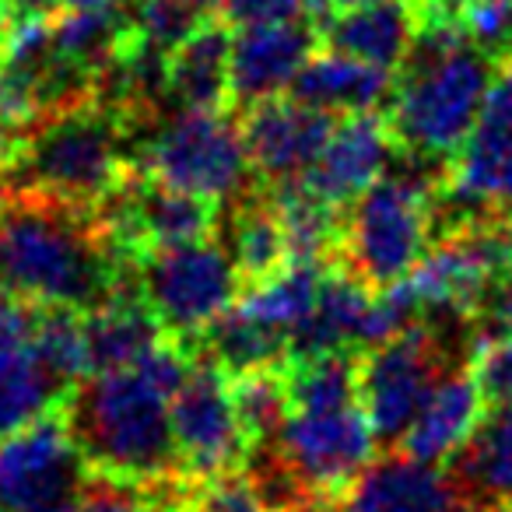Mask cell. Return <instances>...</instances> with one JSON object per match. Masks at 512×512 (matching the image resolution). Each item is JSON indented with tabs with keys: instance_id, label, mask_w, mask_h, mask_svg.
Segmentation results:
<instances>
[{
	"instance_id": "1",
	"label": "cell",
	"mask_w": 512,
	"mask_h": 512,
	"mask_svg": "<svg viewBox=\"0 0 512 512\" xmlns=\"http://www.w3.org/2000/svg\"><path fill=\"white\" fill-rule=\"evenodd\" d=\"M0 292L29 306L88 313L113 295L137 292L134 253L109 239L92 207L8 190L0 204Z\"/></svg>"
},
{
	"instance_id": "2",
	"label": "cell",
	"mask_w": 512,
	"mask_h": 512,
	"mask_svg": "<svg viewBox=\"0 0 512 512\" xmlns=\"http://www.w3.org/2000/svg\"><path fill=\"white\" fill-rule=\"evenodd\" d=\"M172 397L137 365L85 376L64 400V421L88 474L151 484L179 474Z\"/></svg>"
},
{
	"instance_id": "3",
	"label": "cell",
	"mask_w": 512,
	"mask_h": 512,
	"mask_svg": "<svg viewBox=\"0 0 512 512\" xmlns=\"http://www.w3.org/2000/svg\"><path fill=\"white\" fill-rule=\"evenodd\" d=\"M141 120L130 109L88 99L43 120L15 162L4 169L8 190H32L78 207H99L127 183L137 162Z\"/></svg>"
},
{
	"instance_id": "4",
	"label": "cell",
	"mask_w": 512,
	"mask_h": 512,
	"mask_svg": "<svg viewBox=\"0 0 512 512\" xmlns=\"http://www.w3.org/2000/svg\"><path fill=\"white\" fill-rule=\"evenodd\" d=\"M498 64L474 46L449 53H411L397 71L390 130L400 158L446 169L470 141L495 85Z\"/></svg>"
},
{
	"instance_id": "5",
	"label": "cell",
	"mask_w": 512,
	"mask_h": 512,
	"mask_svg": "<svg viewBox=\"0 0 512 512\" xmlns=\"http://www.w3.org/2000/svg\"><path fill=\"white\" fill-rule=\"evenodd\" d=\"M442 176H383L344 207L337 267L372 292L404 281L435 239V186Z\"/></svg>"
},
{
	"instance_id": "6",
	"label": "cell",
	"mask_w": 512,
	"mask_h": 512,
	"mask_svg": "<svg viewBox=\"0 0 512 512\" xmlns=\"http://www.w3.org/2000/svg\"><path fill=\"white\" fill-rule=\"evenodd\" d=\"M137 169L155 183L204 200H239L256 186L235 109H176L137 151Z\"/></svg>"
},
{
	"instance_id": "7",
	"label": "cell",
	"mask_w": 512,
	"mask_h": 512,
	"mask_svg": "<svg viewBox=\"0 0 512 512\" xmlns=\"http://www.w3.org/2000/svg\"><path fill=\"white\" fill-rule=\"evenodd\" d=\"M134 285L162 330L197 348L242 295V274L218 239L134 253Z\"/></svg>"
},
{
	"instance_id": "8",
	"label": "cell",
	"mask_w": 512,
	"mask_h": 512,
	"mask_svg": "<svg viewBox=\"0 0 512 512\" xmlns=\"http://www.w3.org/2000/svg\"><path fill=\"white\" fill-rule=\"evenodd\" d=\"M460 369L463 362L425 320L411 323L393 341L358 355V404L369 414L376 442L386 453L404 442L407 428L414 425L435 386Z\"/></svg>"
},
{
	"instance_id": "9",
	"label": "cell",
	"mask_w": 512,
	"mask_h": 512,
	"mask_svg": "<svg viewBox=\"0 0 512 512\" xmlns=\"http://www.w3.org/2000/svg\"><path fill=\"white\" fill-rule=\"evenodd\" d=\"M88 481L64 411L0 439V512H81Z\"/></svg>"
},
{
	"instance_id": "10",
	"label": "cell",
	"mask_w": 512,
	"mask_h": 512,
	"mask_svg": "<svg viewBox=\"0 0 512 512\" xmlns=\"http://www.w3.org/2000/svg\"><path fill=\"white\" fill-rule=\"evenodd\" d=\"M169 411L179 463L190 477L214 481L246 467L249 446L232 404V383L211 355L197 351L190 376L176 390Z\"/></svg>"
},
{
	"instance_id": "11",
	"label": "cell",
	"mask_w": 512,
	"mask_h": 512,
	"mask_svg": "<svg viewBox=\"0 0 512 512\" xmlns=\"http://www.w3.org/2000/svg\"><path fill=\"white\" fill-rule=\"evenodd\" d=\"M274 446L316 498L337 505L351 481L376 460L379 442L362 404H351L337 411H292Z\"/></svg>"
},
{
	"instance_id": "12",
	"label": "cell",
	"mask_w": 512,
	"mask_h": 512,
	"mask_svg": "<svg viewBox=\"0 0 512 512\" xmlns=\"http://www.w3.org/2000/svg\"><path fill=\"white\" fill-rule=\"evenodd\" d=\"M337 116L281 95L242 113V141L249 151L256 183L264 190L302 183L327 148Z\"/></svg>"
},
{
	"instance_id": "13",
	"label": "cell",
	"mask_w": 512,
	"mask_h": 512,
	"mask_svg": "<svg viewBox=\"0 0 512 512\" xmlns=\"http://www.w3.org/2000/svg\"><path fill=\"white\" fill-rule=\"evenodd\" d=\"M320 50V29L309 18L232 29L228 50V106L235 113L292 92L299 71Z\"/></svg>"
},
{
	"instance_id": "14",
	"label": "cell",
	"mask_w": 512,
	"mask_h": 512,
	"mask_svg": "<svg viewBox=\"0 0 512 512\" xmlns=\"http://www.w3.org/2000/svg\"><path fill=\"white\" fill-rule=\"evenodd\" d=\"M36 306L0 292V439L60 411L71 393L36 348Z\"/></svg>"
},
{
	"instance_id": "15",
	"label": "cell",
	"mask_w": 512,
	"mask_h": 512,
	"mask_svg": "<svg viewBox=\"0 0 512 512\" xmlns=\"http://www.w3.org/2000/svg\"><path fill=\"white\" fill-rule=\"evenodd\" d=\"M334 512H474L442 463H425L390 449L376 456L351 488L337 498Z\"/></svg>"
},
{
	"instance_id": "16",
	"label": "cell",
	"mask_w": 512,
	"mask_h": 512,
	"mask_svg": "<svg viewBox=\"0 0 512 512\" xmlns=\"http://www.w3.org/2000/svg\"><path fill=\"white\" fill-rule=\"evenodd\" d=\"M397 155L400 151L386 113L372 109V113L341 116L327 148L320 151L316 165L309 169L306 186L313 193H320L327 204L344 211L369 186H376L386 176V169H390V162Z\"/></svg>"
},
{
	"instance_id": "17",
	"label": "cell",
	"mask_w": 512,
	"mask_h": 512,
	"mask_svg": "<svg viewBox=\"0 0 512 512\" xmlns=\"http://www.w3.org/2000/svg\"><path fill=\"white\" fill-rule=\"evenodd\" d=\"M421 29L418 0H379L365 8L334 11L320 25V46L341 50L372 67L397 74L411 57L414 39Z\"/></svg>"
},
{
	"instance_id": "18",
	"label": "cell",
	"mask_w": 512,
	"mask_h": 512,
	"mask_svg": "<svg viewBox=\"0 0 512 512\" xmlns=\"http://www.w3.org/2000/svg\"><path fill=\"white\" fill-rule=\"evenodd\" d=\"M442 467L474 512L512 505V404H488L470 439Z\"/></svg>"
},
{
	"instance_id": "19",
	"label": "cell",
	"mask_w": 512,
	"mask_h": 512,
	"mask_svg": "<svg viewBox=\"0 0 512 512\" xmlns=\"http://www.w3.org/2000/svg\"><path fill=\"white\" fill-rule=\"evenodd\" d=\"M397 74L372 67L358 57H348L341 50H320L309 57V64L299 71L292 85V99L316 106L330 116H351V113H372L379 106H390Z\"/></svg>"
},
{
	"instance_id": "20",
	"label": "cell",
	"mask_w": 512,
	"mask_h": 512,
	"mask_svg": "<svg viewBox=\"0 0 512 512\" xmlns=\"http://www.w3.org/2000/svg\"><path fill=\"white\" fill-rule=\"evenodd\" d=\"M376 292L365 288L348 271L334 267L323 281V292L316 299V309L302 327L292 330V358H316V355H365L369 351V320Z\"/></svg>"
},
{
	"instance_id": "21",
	"label": "cell",
	"mask_w": 512,
	"mask_h": 512,
	"mask_svg": "<svg viewBox=\"0 0 512 512\" xmlns=\"http://www.w3.org/2000/svg\"><path fill=\"white\" fill-rule=\"evenodd\" d=\"M484 411H488V400H484L474 372H449L432 390V397L425 400V407L418 411V418L407 428L404 442L397 449L414 456V460L446 463L470 439Z\"/></svg>"
},
{
	"instance_id": "22",
	"label": "cell",
	"mask_w": 512,
	"mask_h": 512,
	"mask_svg": "<svg viewBox=\"0 0 512 512\" xmlns=\"http://www.w3.org/2000/svg\"><path fill=\"white\" fill-rule=\"evenodd\" d=\"M228 50L232 29L221 18H204L169 53L165 102L176 109H232L228 106Z\"/></svg>"
},
{
	"instance_id": "23",
	"label": "cell",
	"mask_w": 512,
	"mask_h": 512,
	"mask_svg": "<svg viewBox=\"0 0 512 512\" xmlns=\"http://www.w3.org/2000/svg\"><path fill=\"white\" fill-rule=\"evenodd\" d=\"M88 330V376L137 365L158 341H165L162 323L155 320L137 292H120L85 313Z\"/></svg>"
},
{
	"instance_id": "24",
	"label": "cell",
	"mask_w": 512,
	"mask_h": 512,
	"mask_svg": "<svg viewBox=\"0 0 512 512\" xmlns=\"http://www.w3.org/2000/svg\"><path fill=\"white\" fill-rule=\"evenodd\" d=\"M337 264H316V260H292L271 278L242 285V295L235 299V309L249 320L264 323L271 330L292 337L295 327L309 320L316 309V299L323 292V281Z\"/></svg>"
},
{
	"instance_id": "25",
	"label": "cell",
	"mask_w": 512,
	"mask_h": 512,
	"mask_svg": "<svg viewBox=\"0 0 512 512\" xmlns=\"http://www.w3.org/2000/svg\"><path fill=\"white\" fill-rule=\"evenodd\" d=\"M228 256L239 267L242 285L264 281L285 264H292L285 225L267 190L256 193L253 186L246 197L235 200L232 221H228Z\"/></svg>"
},
{
	"instance_id": "26",
	"label": "cell",
	"mask_w": 512,
	"mask_h": 512,
	"mask_svg": "<svg viewBox=\"0 0 512 512\" xmlns=\"http://www.w3.org/2000/svg\"><path fill=\"white\" fill-rule=\"evenodd\" d=\"M264 190V186H260ZM281 214V225L288 235L292 260H316V264H337V249H341V218L344 211L313 193L302 183L278 186L267 190Z\"/></svg>"
},
{
	"instance_id": "27",
	"label": "cell",
	"mask_w": 512,
	"mask_h": 512,
	"mask_svg": "<svg viewBox=\"0 0 512 512\" xmlns=\"http://www.w3.org/2000/svg\"><path fill=\"white\" fill-rule=\"evenodd\" d=\"M197 351L211 355L228 376H239V372H253V369H285L292 362L288 334L249 320L235 306L214 327H207V334L197 341Z\"/></svg>"
},
{
	"instance_id": "28",
	"label": "cell",
	"mask_w": 512,
	"mask_h": 512,
	"mask_svg": "<svg viewBox=\"0 0 512 512\" xmlns=\"http://www.w3.org/2000/svg\"><path fill=\"white\" fill-rule=\"evenodd\" d=\"M285 369H253V372H239V376H228V383H232V404L235 414H239V428L246 435L249 449L274 446L285 421L292 418V393H288Z\"/></svg>"
},
{
	"instance_id": "29",
	"label": "cell",
	"mask_w": 512,
	"mask_h": 512,
	"mask_svg": "<svg viewBox=\"0 0 512 512\" xmlns=\"http://www.w3.org/2000/svg\"><path fill=\"white\" fill-rule=\"evenodd\" d=\"M285 372L292 411H337L358 404V355L351 351L292 358Z\"/></svg>"
},
{
	"instance_id": "30",
	"label": "cell",
	"mask_w": 512,
	"mask_h": 512,
	"mask_svg": "<svg viewBox=\"0 0 512 512\" xmlns=\"http://www.w3.org/2000/svg\"><path fill=\"white\" fill-rule=\"evenodd\" d=\"M36 348L46 369L64 386H78L88 376L85 313L71 306H36Z\"/></svg>"
},
{
	"instance_id": "31",
	"label": "cell",
	"mask_w": 512,
	"mask_h": 512,
	"mask_svg": "<svg viewBox=\"0 0 512 512\" xmlns=\"http://www.w3.org/2000/svg\"><path fill=\"white\" fill-rule=\"evenodd\" d=\"M456 22L474 50L505 64L512 57V4L509 0H460Z\"/></svg>"
},
{
	"instance_id": "32",
	"label": "cell",
	"mask_w": 512,
	"mask_h": 512,
	"mask_svg": "<svg viewBox=\"0 0 512 512\" xmlns=\"http://www.w3.org/2000/svg\"><path fill=\"white\" fill-rule=\"evenodd\" d=\"M130 15H134L137 36L162 53H172L204 18H211L193 0H137Z\"/></svg>"
},
{
	"instance_id": "33",
	"label": "cell",
	"mask_w": 512,
	"mask_h": 512,
	"mask_svg": "<svg viewBox=\"0 0 512 512\" xmlns=\"http://www.w3.org/2000/svg\"><path fill=\"white\" fill-rule=\"evenodd\" d=\"M477 386L488 404H512V330L481 341L470 362Z\"/></svg>"
},
{
	"instance_id": "34",
	"label": "cell",
	"mask_w": 512,
	"mask_h": 512,
	"mask_svg": "<svg viewBox=\"0 0 512 512\" xmlns=\"http://www.w3.org/2000/svg\"><path fill=\"white\" fill-rule=\"evenodd\" d=\"M193 512H267V505L249 488L246 474H225L204 481L193 498Z\"/></svg>"
},
{
	"instance_id": "35",
	"label": "cell",
	"mask_w": 512,
	"mask_h": 512,
	"mask_svg": "<svg viewBox=\"0 0 512 512\" xmlns=\"http://www.w3.org/2000/svg\"><path fill=\"white\" fill-rule=\"evenodd\" d=\"M218 18L228 29L299 22V18H306V4L302 0H221Z\"/></svg>"
},
{
	"instance_id": "36",
	"label": "cell",
	"mask_w": 512,
	"mask_h": 512,
	"mask_svg": "<svg viewBox=\"0 0 512 512\" xmlns=\"http://www.w3.org/2000/svg\"><path fill=\"white\" fill-rule=\"evenodd\" d=\"M481 123H488V127L512 137V57L505 64H498L495 85H491L488 102H484Z\"/></svg>"
},
{
	"instance_id": "37",
	"label": "cell",
	"mask_w": 512,
	"mask_h": 512,
	"mask_svg": "<svg viewBox=\"0 0 512 512\" xmlns=\"http://www.w3.org/2000/svg\"><path fill=\"white\" fill-rule=\"evenodd\" d=\"M53 4H57V11H113L130 0H53Z\"/></svg>"
},
{
	"instance_id": "38",
	"label": "cell",
	"mask_w": 512,
	"mask_h": 512,
	"mask_svg": "<svg viewBox=\"0 0 512 512\" xmlns=\"http://www.w3.org/2000/svg\"><path fill=\"white\" fill-rule=\"evenodd\" d=\"M8 32H11V15H8V4L0 0V57H4V46H8Z\"/></svg>"
},
{
	"instance_id": "39",
	"label": "cell",
	"mask_w": 512,
	"mask_h": 512,
	"mask_svg": "<svg viewBox=\"0 0 512 512\" xmlns=\"http://www.w3.org/2000/svg\"><path fill=\"white\" fill-rule=\"evenodd\" d=\"M334 11H348V8H365V4H379V0H330Z\"/></svg>"
},
{
	"instance_id": "40",
	"label": "cell",
	"mask_w": 512,
	"mask_h": 512,
	"mask_svg": "<svg viewBox=\"0 0 512 512\" xmlns=\"http://www.w3.org/2000/svg\"><path fill=\"white\" fill-rule=\"evenodd\" d=\"M193 4H197L204 15H218V11H221V0H193Z\"/></svg>"
},
{
	"instance_id": "41",
	"label": "cell",
	"mask_w": 512,
	"mask_h": 512,
	"mask_svg": "<svg viewBox=\"0 0 512 512\" xmlns=\"http://www.w3.org/2000/svg\"><path fill=\"white\" fill-rule=\"evenodd\" d=\"M4 197H8V176H4V169H0V204H4Z\"/></svg>"
},
{
	"instance_id": "42",
	"label": "cell",
	"mask_w": 512,
	"mask_h": 512,
	"mask_svg": "<svg viewBox=\"0 0 512 512\" xmlns=\"http://www.w3.org/2000/svg\"><path fill=\"white\" fill-rule=\"evenodd\" d=\"M491 512H512V505H502V509H491Z\"/></svg>"
},
{
	"instance_id": "43",
	"label": "cell",
	"mask_w": 512,
	"mask_h": 512,
	"mask_svg": "<svg viewBox=\"0 0 512 512\" xmlns=\"http://www.w3.org/2000/svg\"><path fill=\"white\" fill-rule=\"evenodd\" d=\"M509 4H512V0H509Z\"/></svg>"
}]
</instances>
